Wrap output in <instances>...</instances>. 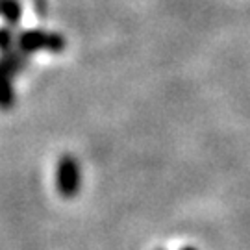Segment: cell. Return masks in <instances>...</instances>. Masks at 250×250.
I'll return each mask as SVG.
<instances>
[{
    "instance_id": "cell-3",
    "label": "cell",
    "mask_w": 250,
    "mask_h": 250,
    "mask_svg": "<svg viewBox=\"0 0 250 250\" xmlns=\"http://www.w3.org/2000/svg\"><path fill=\"white\" fill-rule=\"evenodd\" d=\"M19 58L6 54L0 58V109H9L15 102L13 74L19 71Z\"/></svg>"
},
{
    "instance_id": "cell-4",
    "label": "cell",
    "mask_w": 250,
    "mask_h": 250,
    "mask_svg": "<svg viewBox=\"0 0 250 250\" xmlns=\"http://www.w3.org/2000/svg\"><path fill=\"white\" fill-rule=\"evenodd\" d=\"M0 17L9 24H17L22 17V8L19 0H0Z\"/></svg>"
},
{
    "instance_id": "cell-1",
    "label": "cell",
    "mask_w": 250,
    "mask_h": 250,
    "mask_svg": "<svg viewBox=\"0 0 250 250\" xmlns=\"http://www.w3.org/2000/svg\"><path fill=\"white\" fill-rule=\"evenodd\" d=\"M82 184L80 176V165L72 156H62L58 161V169H56V188L58 193L65 198H72L78 195Z\"/></svg>"
},
{
    "instance_id": "cell-2",
    "label": "cell",
    "mask_w": 250,
    "mask_h": 250,
    "mask_svg": "<svg viewBox=\"0 0 250 250\" xmlns=\"http://www.w3.org/2000/svg\"><path fill=\"white\" fill-rule=\"evenodd\" d=\"M65 48V39L52 32L43 30H26L19 36V50L22 54H32L37 50L60 52Z\"/></svg>"
},
{
    "instance_id": "cell-6",
    "label": "cell",
    "mask_w": 250,
    "mask_h": 250,
    "mask_svg": "<svg viewBox=\"0 0 250 250\" xmlns=\"http://www.w3.org/2000/svg\"><path fill=\"white\" fill-rule=\"evenodd\" d=\"M182 250H197V249H193V247H184Z\"/></svg>"
},
{
    "instance_id": "cell-5",
    "label": "cell",
    "mask_w": 250,
    "mask_h": 250,
    "mask_svg": "<svg viewBox=\"0 0 250 250\" xmlns=\"http://www.w3.org/2000/svg\"><path fill=\"white\" fill-rule=\"evenodd\" d=\"M11 41H13L11 32H9L8 28H0V50H2V52H9Z\"/></svg>"
}]
</instances>
